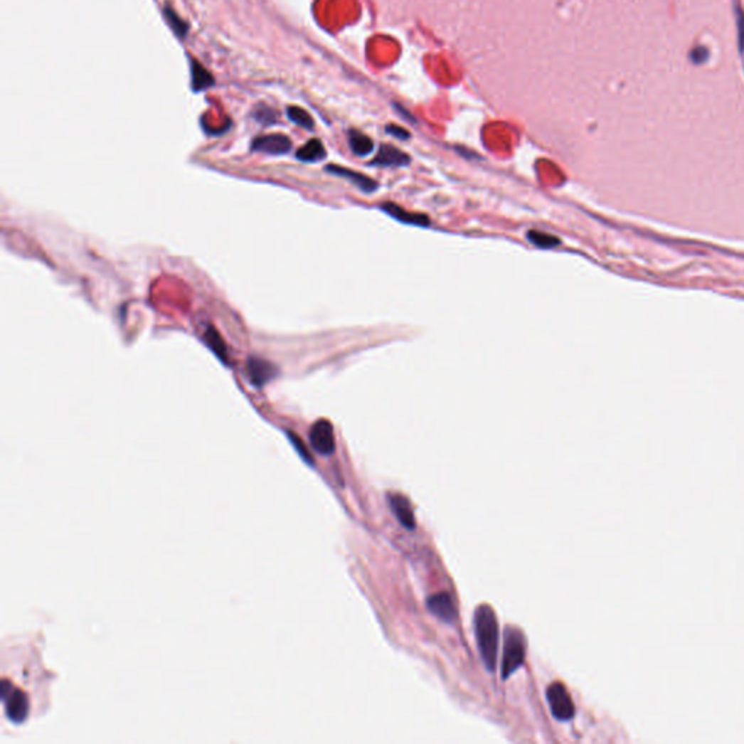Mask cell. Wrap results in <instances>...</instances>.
I'll list each match as a JSON object with an SVG mask.
<instances>
[{
  "instance_id": "obj_1",
  "label": "cell",
  "mask_w": 744,
  "mask_h": 744,
  "mask_svg": "<svg viewBox=\"0 0 744 744\" xmlns=\"http://www.w3.org/2000/svg\"><path fill=\"white\" fill-rule=\"evenodd\" d=\"M474 631L482 660L489 671L496 669L499 650V621L489 605H480L474 614Z\"/></svg>"
},
{
  "instance_id": "obj_2",
  "label": "cell",
  "mask_w": 744,
  "mask_h": 744,
  "mask_svg": "<svg viewBox=\"0 0 744 744\" xmlns=\"http://www.w3.org/2000/svg\"><path fill=\"white\" fill-rule=\"evenodd\" d=\"M526 638L516 627H507L503 637V657H501V679L511 678L525 661Z\"/></svg>"
},
{
  "instance_id": "obj_3",
  "label": "cell",
  "mask_w": 744,
  "mask_h": 744,
  "mask_svg": "<svg viewBox=\"0 0 744 744\" xmlns=\"http://www.w3.org/2000/svg\"><path fill=\"white\" fill-rule=\"evenodd\" d=\"M547 702L557 720L568 721L574 717V703L567 688L561 682H554L548 686Z\"/></svg>"
},
{
  "instance_id": "obj_4",
  "label": "cell",
  "mask_w": 744,
  "mask_h": 744,
  "mask_svg": "<svg viewBox=\"0 0 744 744\" xmlns=\"http://www.w3.org/2000/svg\"><path fill=\"white\" fill-rule=\"evenodd\" d=\"M2 698L5 701L8 720L15 724L23 723L29 713V701L26 693L19 689H14L6 681H4Z\"/></svg>"
},
{
  "instance_id": "obj_5",
  "label": "cell",
  "mask_w": 744,
  "mask_h": 744,
  "mask_svg": "<svg viewBox=\"0 0 744 744\" xmlns=\"http://www.w3.org/2000/svg\"><path fill=\"white\" fill-rule=\"evenodd\" d=\"M310 444L321 455H330L334 452L336 439L333 425L326 420H317L310 429Z\"/></svg>"
},
{
  "instance_id": "obj_6",
  "label": "cell",
  "mask_w": 744,
  "mask_h": 744,
  "mask_svg": "<svg viewBox=\"0 0 744 744\" xmlns=\"http://www.w3.org/2000/svg\"><path fill=\"white\" fill-rule=\"evenodd\" d=\"M246 374L255 387H263L272 381L278 374V368L263 358L250 356L246 363Z\"/></svg>"
},
{
  "instance_id": "obj_7",
  "label": "cell",
  "mask_w": 744,
  "mask_h": 744,
  "mask_svg": "<svg viewBox=\"0 0 744 744\" xmlns=\"http://www.w3.org/2000/svg\"><path fill=\"white\" fill-rule=\"evenodd\" d=\"M427 610L441 621L452 624L458 618V611L452 596L448 592L435 593L427 597Z\"/></svg>"
},
{
  "instance_id": "obj_8",
  "label": "cell",
  "mask_w": 744,
  "mask_h": 744,
  "mask_svg": "<svg viewBox=\"0 0 744 744\" xmlns=\"http://www.w3.org/2000/svg\"><path fill=\"white\" fill-rule=\"evenodd\" d=\"M291 140L284 134H267L256 137L252 143V150L265 153V154H287L291 150Z\"/></svg>"
},
{
  "instance_id": "obj_9",
  "label": "cell",
  "mask_w": 744,
  "mask_h": 744,
  "mask_svg": "<svg viewBox=\"0 0 744 744\" xmlns=\"http://www.w3.org/2000/svg\"><path fill=\"white\" fill-rule=\"evenodd\" d=\"M388 503L398 522L408 529L416 528V518L409 499L403 494H388Z\"/></svg>"
},
{
  "instance_id": "obj_10",
  "label": "cell",
  "mask_w": 744,
  "mask_h": 744,
  "mask_svg": "<svg viewBox=\"0 0 744 744\" xmlns=\"http://www.w3.org/2000/svg\"><path fill=\"white\" fill-rule=\"evenodd\" d=\"M409 163H410L409 154H405L404 152H401L393 146H388V144H383L378 150L377 157L372 160V164L381 166V167H401V166H408Z\"/></svg>"
},
{
  "instance_id": "obj_11",
  "label": "cell",
  "mask_w": 744,
  "mask_h": 744,
  "mask_svg": "<svg viewBox=\"0 0 744 744\" xmlns=\"http://www.w3.org/2000/svg\"><path fill=\"white\" fill-rule=\"evenodd\" d=\"M326 171L336 175V176H342L348 181H351L355 186H358L361 191L366 192V193H371L374 192L377 189V184L369 179L368 176L362 175V174H358V172H354L351 171V169H346V167H341V166H334V164H330L326 167Z\"/></svg>"
},
{
  "instance_id": "obj_12",
  "label": "cell",
  "mask_w": 744,
  "mask_h": 744,
  "mask_svg": "<svg viewBox=\"0 0 744 744\" xmlns=\"http://www.w3.org/2000/svg\"><path fill=\"white\" fill-rule=\"evenodd\" d=\"M387 214H390L393 218L401 221V223H405V224H416V225H429L430 221L427 218L426 214H416V213H410V211H405L404 208L395 206L394 202H384L383 207H381Z\"/></svg>"
},
{
  "instance_id": "obj_13",
  "label": "cell",
  "mask_w": 744,
  "mask_h": 744,
  "mask_svg": "<svg viewBox=\"0 0 744 744\" xmlns=\"http://www.w3.org/2000/svg\"><path fill=\"white\" fill-rule=\"evenodd\" d=\"M191 78H192L193 92L207 90L211 86H214V82H216L211 72H208L206 67L195 58H191Z\"/></svg>"
},
{
  "instance_id": "obj_14",
  "label": "cell",
  "mask_w": 744,
  "mask_h": 744,
  "mask_svg": "<svg viewBox=\"0 0 744 744\" xmlns=\"http://www.w3.org/2000/svg\"><path fill=\"white\" fill-rule=\"evenodd\" d=\"M326 157V150H324V146L320 140L317 139H313L310 140L309 143L304 144L301 149H298L297 152V159L301 160V161H306V163H313V161H319L321 159Z\"/></svg>"
},
{
  "instance_id": "obj_15",
  "label": "cell",
  "mask_w": 744,
  "mask_h": 744,
  "mask_svg": "<svg viewBox=\"0 0 744 744\" xmlns=\"http://www.w3.org/2000/svg\"><path fill=\"white\" fill-rule=\"evenodd\" d=\"M204 342L206 345L216 354V356L223 361L224 363H228L227 361V348H225V344L223 341L221 334L217 331L216 327L210 326L206 333H204Z\"/></svg>"
},
{
  "instance_id": "obj_16",
  "label": "cell",
  "mask_w": 744,
  "mask_h": 744,
  "mask_svg": "<svg viewBox=\"0 0 744 744\" xmlns=\"http://www.w3.org/2000/svg\"><path fill=\"white\" fill-rule=\"evenodd\" d=\"M349 146H351L352 152L361 157L368 156L369 153H372V150H374V142H372L368 135H365L363 132H361L358 129L349 131Z\"/></svg>"
},
{
  "instance_id": "obj_17",
  "label": "cell",
  "mask_w": 744,
  "mask_h": 744,
  "mask_svg": "<svg viewBox=\"0 0 744 744\" xmlns=\"http://www.w3.org/2000/svg\"><path fill=\"white\" fill-rule=\"evenodd\" d=\"M163 12H164V18H166L169 26L172 28V31L176 33V36H178L179 38H186V37H188V32H189V25H188V22H186L185 19H182V18L179 16V14H178L174 8L169 6V5L164 6V11H163Z\"/></svg>"
},
{
  "instance_id": "obj_18",
  "label": "cell",
  "mask_w": 744,
  "mask_h": 744,
  "mask_svg": "<svg viewBox=\"0 0 744 744\" xmlns=\"http://www.w3.org/2000/svg\"><path fill=\"white\" fill-rule=\"evenodd\" d=\"M526 238L531 243H533L535 246H538L541 249H553V248L560 246V243H561L560 239L556 238V235L544 233V231H538V230H529L526 233Z\"/></svg>"
},
{
  "instance_id": "obj_19",
  "label": "cell",
  "mask_w": 744,
  "mask_h": 744,
  "mask_svg": "<svg viewBox=\"0 0 744 744\" xmlns=\"http://www.w3.org/2000/svg\"><path fill=\"white\" fill-rule=\"evenodd\" d=\"M287 115H288V118L294 124H297V125H299L302 128L313 129V127H314V121H313L312 115L306 110H302L299 107H289V108H287Z\"/></svg>"
},
{
  "instance_id": "obj_20",
  "label": "cell",
  "mask_w": 744,
  "mask_h": 744,
  "mask_svg": "<svg viewBox=\"0 0 744 744\" xmlns=\"http://www.w3.org/2000/svg\"><path fill=\"white\" fill-rule=\"evenodd\" d=\"M255 118L263 125H270L277 121V112L272 108L260 105L255 110Z\"/></svg>"
},
{
  "instance_id": "obj_21",
  "label": "cell",
  "mask_w": 744,
  "mask_h": 744,
  "mask_svg": "<svg viewBox=\"0 0 744 744\" xmlns=\"http://www.w3.org/2000/svg\"><path fill=\"white\" fill-rule=\"evenodd\" d=\"M288 437H289V441H291V442L294 444V447L297 448V451L299 452V455H301V457H302L304 459H306L307 462L313 464V459H312V457H310L309 451L306 450V447H304V444L301 442V439H299V437H298L297 435H294V433H289V432H288Z\"/></svg>"
},
{
  "instance_id": "obj_22",
  "label": "cell",
  "mask_w": 744,
  "mask_h": 744,
  "mask_svg": "<svg viewBox=\"0 0 744 744\" xmlns=\"http://www.w3.org/2000/svg\"><path fill=\"white\" fill-rule=\"evenodd\" d=\"M387 132L391 134V135H394V137H397V139H400V140H408V139H410V132H409L408 129H404V128L397 127V125H388V127H387Z\"/></svg>"
},
{
  "instance_id": "obj_23",
  "label": "cell",
  "mask_w": 744,
  "mask_h": 744,
  "mask_svg": "<svg viewBox=\"0 0 744 744\" xmlns=\"http://www.w3.org/2000/svg\"><path fill=\"white\" fill-rule=\"evenodd\" d=\"M706 57H708V51H706L705 48H702V47H698V48H695V50L692 51V58H693L695 63H701V61H703Z\"/></svg>"
}]
</instances>
